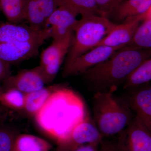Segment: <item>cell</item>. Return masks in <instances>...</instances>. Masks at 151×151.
I'll list each match as a JSON object with an SVG mask.
<instances>
[{"label": "cell", "instance_id": "obj_12", "mask_svg": "<svg viewBox=\"0 0 151 151\" xmlns=\"http://www.w3.org/2000/svg\"><path fill=\"white\" fill-rule=\"evenodd\" d=\"M42 37L51 38L49 27L40 29L29 25L4 23L0 24V44L24 42Z\"/></svg>", "mask_w": 151, "mask_h": 151}, {"label": "cell", "instance_id": "obj_21", "mask_svg": "<svg viewBox=\"0 0 151 151\" xmlns=\"http://www.w3.org/2000/svg\"><path fill=\"white\" fill-rule=\"evenodd\" d=\"M60 5L67 6L82 17L94 15L100 16L95 0H60Z\"/></svg>", "mask_w": 151, "mask_h": 151}, {"label": "cell", "instance_id": "obj_18", "mask_svg": "<svg viewBox=\"0 0 151 151\" xmlns=\"http://www.w3.org/2000/svg\"><path fill=\"white\" fill-rule=\"evenodd\" d=\"M51 147L49 143L41 138L22 134L17 136L13 151H49Z\"/></svg>", "mask_w": 151, "mask_h": 151}, {"label": "cell", "instance_id": "obj_5", "mask_svg": "<svg viewBox=\"0 0 151 151\" xmlns=\"http://www.w3.org/2000/svg\"><path fill=\"white\" fill-rule=\"evenodd\" d=\"M113 143L118 151H151V131L135 116Z\"/></svg>", "mask_w": 151, "mask_h": 151}, {"label": "cell", "instance_id": "obj_9", "mask_svg": "<svg viewBox=\"0 0 151 151\" xmlns=\"http://www.w3.org/2000/svg\"><path fill=\"white\" fill-rule=\"evenodd\" d=\"M47 84L40 65L24 69L14 75L10 76L3 81V91L14 89L27 94L42 89Z\"/></svg>", "mask_w": 151, "mask_h": 151}, {"label": "cell", "instance_id": "obj_33", "mask_svg": "<svg viewBox=\"0 0 151 151\" xmlns=\"http://www.w3.org/2000/svg\"></svg>", "mask_w": 151, "mask_h": 151}, {"label": "cell", "instance_id": "obj_20", "mask_svg": "<svg viewBox=\"0 0 151 151\" xmlns=\"http://www.w3.org/2000/svg\"><path fill=\"white\" fill-rule=\"evenodd\" d=\"M151 81V57L143 62L128 77L124 88L129 89Z\"/></svg>", "mask_w": 151, "mask_h": 151}, {"label": "cell", "instance_id": "obj_14", "mask_svg": "<svg viewBox=\"0 0 151 151\" xmlns=\"http://www.w3.org/2000/svg\"><path fill=\"white\" fill-rule=\"evenodd\" d=\"M25 20L38 29L46 28L47 19L60 5V0H25Z\"/></svg>", "mask_w": 151, "mask_h": 151}, {"label": "cell", "instance_id": "obj_1", "mask_svg": "<svg viewBox=\"0 0 151 151\" xmlns=\"http://www.w3.org/2000/svg\"><path fill=\"white\" fill-rule=\"evenodd\" d=\"M87 116L81 97L60 85L34 117L39 128L58 142L68 137Z\"/></svg>", "mask_w": 151, "mask_h": 151}, {"label": "cell", "instance_id": "obj_22", "mask_svg": "<svg viewBox=\"0 0 151 151\" xmlns=\"http://www.w3.org/2000/svg\"><path fill=\"white\" fill-rule=\"evenodd\" d=\"M26 94L17 89H10L3 91L0 94V104L17 111L24 109Z\"/></svg>", "mask_w": 151, "mask_h": 151}, {"label": "cell", "instance_id": "obj_8", "mask_svg": "<svg viewBox=\"0 0 151 151\" xmlns=\"http://www.w3.org/2000/svg\"><path fill=\"white\" fill-rule=\"evenodd\" d=\"M121 47L99 45L77 58L66 68L63 69V77L83 74L87 70L108 59Z\"/></svg>", "mask_w": 151, "mask_h": 151}, {"label": "cell", "instance_id": "obj_13", "mask_svg": "<svg viewBox=\"0 0 151 151\" xmlns=\"http://www.w3.org/2000/svg\"><path fill=\"white\" fill-rule=\"evenodd\" d=\"M78 16L65 5L59 6L53 12L46 22V27L49 26L52 40L63 38L73 32L77 24Z\"/></svg>", "mask_w": 151, "mask_h": 151}, {"label": "cell", "instance_id": "obj_28", "mask_svg": "<svg viewBox=\"0 0 151 151\" xmlns=\"http://www.w3.org/2000/svg\"><path fill=\"white\" fill-rule=\"evenodd\" d=\"M72 151H99V146L87 144L79 146Z\"/></svg>", "mask_w": 151, "mask_h": 151}, {"label": "cell", "instance_id": "obj_16", "mask_svg": "<svg viewBox=\"0 0 151 151\" xmlns=\"http://www.w3.org/2000/svg\"><path fill=\"white\" fill-rule=\"evenodd\" d=\"M60 85H54L26 94L23 111L27 116L35 117Z\"/></svg>", "mask_w": 151, "mask_h": 151}, {"label": "cell", "instance_id": "obj_15", "mask_svg": "<svg viewBox=\"0 0 151 151\" xmlns=\"http://www.w3.org/2000/svg\"><path fill=\"white\" fill-rule=\"evenodd\" d=\"M151 6V0H125L107 17L110 21L124 22L131 17L145 13Z\"/></svg>", "mask_w": 151, "mask_h": 151}, {"label": "cell", "instance_id": "obj_7", "mask_svg": "<svg viewBox=\"0 0 151 151\" xmlns=\"http://www.w3.org/2000/svg\"><path fill=\"white\" fill-rule=\"evenodd\" d=\"M49 39L42 37L24 42L0 44V59L10 64H17L34 57L39 50Z\"/></svg>", "mask_w": 151, "mask_h": 151}, {"label": "cell", "instance_id": "obj_32", "mask_svg": "<svg viewBox=\"0 0 151 151\" xmlns=\"http://www.w3.org/2000/svg\"><path fill=\"white\" fill-rule=\"evenodd\" d=\"M2 111H0V114H1V113Z\"/></svg>", "mask_w": 151, "mask_h": 151}, {"label": "cell", "instance_id": "obj_30", "mask_svg": "<svg viewBox=\"0 0 151 151\" xmlns=\"http://www.w3.org/2000/svg\"><path fill=\"white\" fill-rule=\"evenodd\" d=\"M3 92V90L1 86H0V94H1Z\"/></svg>", "mask_w": 151, "mask_h": 151}, {"label": "cell", "instance_id": "obj_4", "mask_svg": "<svg viewBox=\"0 0 151 151\" xmlns=\"http://www.w3.org/2000/svg\"><path fill=\"white\" fill-rule=\"evenodd\" d=\"M105 17L89 16L81 17L74 28L72 43L65 58L63 69L77 58L97 46L115 26Z\"/></svg>", "mask_w": 151, "mask_h": 151}, {"label": "cell", "instance_id": "obj_2", "mask_svg": "<svg viewBox=\"0 0 151 151\" xmlns=\"http://www.w3.org/2000/svg\"><path fill=\"white\" fill-rule=\"evenodd\" d=\"M150 57L151 50L128 45L82 75L94 93L114 92L143 62Z\"/></svg>", "mask_w": 151, "mask_h": 151}, {"label": "cell", "instance_id": "obj_17", "mask_svg": "<svg viewBox=\"0 0 151 151\" xmlns=\"http://www.w3.org/2000/svg\"><path fill=\"white\" fill-rule=\"evenodd\" d=\"M73 34V31L63 38L53 40L51 44L42 52L40 65L43 67L60 55H67L72 43Z\"/></svg>", "mask_w": 151, "mask_h": 151}, {"label": "cell", "instance_id": "obj_3", "mask_svg": "<svg viewBox=\"0 0 151 151\" xmlns=\"http://www.w3.org/2000/svg\"><path fill=\"white\" fill-rule=\"evenodd\" d=\"M113 93L97 92L93 98V120L104 137L119 134L134 117L126 102L118 99Z\"/></svg>", "mask_w": 151, "mask_h": 151}, {"label": "cell", "instance_id": "obj_10", "mask_svg": "<svg viewBox=\"0 0 151 151\" xmlns=\"http://www.w3.org/2000/svg\"><path fill=\"white\" fill-rule=\"evenodd\" d=\"M129 90L124 101L151 131V81Z\"/></svg>", "mask_w": 151, "mask_h": 151}, {"label": "cell", "instance_id": "obj_26", "mask_svg": "<svg viewBox=\"0 0 151 151\" xmlns=\"http://www.w3.org/2000/svg\"><path fill=\"white\" fill-rule=\"evenodd\" d=\"M11 75L10 65L0 59V81H4Z\"/></svg>", "mask_w": 151, "mask_h": 151}, {"label": "cell", "instance_id": "obj_6", "mask_svg": "<svg viewBox=\"0 0 151 151\" xmlns=\"http://www.w3.org/2000/svg\"><path fill=\"white\" fill-rule=\"evenodd\" d=\"M104 139L94 120L88 115L68 137L58 142L56 151H72L79 146L87 144L99 146Z\"/></svg>", "mask_w": 151, "mask_h": 151}, {"label": "cell", "instance_id": "obj_25", "mask_svg": "<svg viewBox=\"0 0 151 151\" xmlns=\"http://www.w3.org/2000/svg\"><path fill=\"white\" fill-rule=\"evenodd\" d=\"M99 13L107 17L111 12L125 0H95Z\"/></svg>", "mask_w": 151, "mask_h": 151}, {"label": "cell", "instance_id": "obj_23", "mask_svg": "<svg viewBox=\"0 0 151 151\" xmlns=\"http://www.w3.org/2000/svg\"><path fill=\"white\" fill-rule=\"evenodd\" d=\"M128 45L151 50V20L142 22Z\"/></svg>", "mask_w": 151, "mask_h": 151}, {"label": "cell", "instance_id": "obj_27", "mask_svg": "<svg viewBox=\"0 0 151 151\" xmlns=\"http://www.w3.org/2000/svg\"><path fill=\"white\" fill-rule=\"evenodd\" d=\"M99 151H118L114 143L103 139L99 145Z\"/></svg>", "mask_w": 151, "mask_h": 151}, {"label": "cell", "instance_id": "obj_31", "mask_svg": "<svg viewBox=\"0 0 151 151\" xmlns=\"http://www.w3.org/2000/svg\"><path fill=\"white\" fill-rule=\"evenodd\" d=\"M0 111H2V110L1 108H0Z\"/></svg>", "mask_w": 151, "mask_h": 151}, {"label": "cell", "instance_id": "obj_24", "mask_svg": "<svg viewBox=\"0 0 151 151\" xmlns=\"http://www.w3.org/2000/svg\"><path fill=\"white\" fill-rule=\"evenodd\" d=\"M18 135L12 129L6 127H0V151H13Z\"/></svg>", "mask_w": 151, "mask_h": 151}, {"label": "cell", "instance_id": "obj_29", "mask_svg": "<svg viewBox=\"0 0 151 151\" xmlns=\"http://www.w3.org/2000/svg\"><path fill=\"white\" fill-rule=\"evenodd\" d=\"M145 14V20H151V6L147 11Z\"/></svg>", "mask_w": 151, "mask_h": 151}, {"label": "cell", "instance_id": "obj_19", "mask_svg": "<svg viewBox=\"0 0 151 151\" xmlns=\"http://www.w3.org/2000/svg\"><path fill=\"white\" fill-rule=\"evenodd\" d=\"M25 0H0V9L8 22L19 24L25 20Z\"/></svg>", "mask_w": 151, "mask_h": 151}, {"label": "cell", "instance_id": "obj_11", "mask_svg": "<svg viewBox=\"0 0 151 151\" xmlns=\"http://www.w3.org/2000/svg\"><path fill=\"white\" fill-rule=\"evenodd\" d=\"M145 20L144 14L129 18L121 24H116L108 35L97 46L105 45L122 48L127 46L132 42L139 26Z\"/></svg>", "mask_w": 151, "mask_h": 151}]
</instances>
